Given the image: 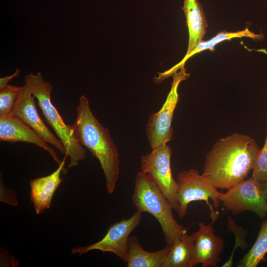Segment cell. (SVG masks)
I'll return each mask as SVG.
<instances>
[{"label": "cell", "instance_id": "1", "mask_svg": "<svg viewBox=\"0 0 267 267\" xmlns=\"http://www.w3.org/2000/svg\"><path fill=\"white\" fill-rule=\"evenodd\" d=\"M260 149L249 135L235 133L221 138L206 154L202 174L218 188L228 190L247 178Z\"/></svg>", "mask_w": 267, "mask_h": 267}, {"label": "cell", "instance_id": "2", "mask_svg": "<svg viewBox=\"0 0 267 267\" xmlns=\"http://www.w3.org/2000/svg\"><path fill=\"white\" fill-rule=\"evenodd\" d=\"M76 119L71 127L83 146L99 161L106 180L108 193L115 191L120 173L117 148L108 130L104 128L93 114L88 99L81 96L76 108Z\"/></svg>", "mask_w": 267, "mask_h": 267}, {"label": "cell", "instance_id": "3", "mask_svg": "<svg viewBox=\"0 0 267 267\" xmlns=\"http://www.w3.org/2000/svg\"><path fill=\"white\" fill-rule=\"evenodd\" d=\"M132 202L137 211L148 213L156 219L163 231L167 247L170 248L176 238L187 232L175 219L171 204L151 176L142 171L136 176Z\"/></svg>", "mask_w": 267, "mask_h": 267}, {"label": "cell", "instance_id": "4", "mask_svg": "<svg viewBox=\"0 0 267 267\" xmlns=\"http://www.w3.org/2000/svg\"><path fill=\"white\" fill-rule=\"evenodd\" d=\"M24 83L37 99L47 123L51 127L57 137L62 143L65 154L70 159L69 167L77 166L85 159L86 151L77 140L71 125L66 124L51 101L52 87L45 81L40 72L27 74Z\"/></svg>", "mask_w": 267, "mask_h": 267}, {"label": "cell", "instance_id": "5", "mask_svg": "<svg viewBox=\"0 0 267 267\" xmlns=\"http://www.w3.org/2000/svg\"><path fill=\"white\" fill-rule=\"evenodd\" d=\"M177 181L178 186L177 212L179 218L182 219L186 215L190 203L204 201L209 208L212 221L214 222L218 219V213L215 211L209 199L213 201L217 209L221 204L219 197L221 192L207 177L200 175L197 170L191 169L179 173Z\"/></svg>", "mask_w": 267, "mask_h": 267}, {"label": "cell", "instance_id": "6", "mask_svg": "<svg viewBox=\"0 0 267 267\" xmlns=\"http://www.w3.org/2000/svg\"><path fill=\"white\" fill-rule=\"evenodd\" d=\"M267 184L260 182L253 177L243 180L221 193L219 199L224 209L233 215L246 211L264 218L267 214Z\"/></svg>", "mask_w": 267, "mask_h": 267}, {"label": "cell", "instance_id": "7", "mask_svg": "<svg viewBox=\"0 0 267 267\" xmlns=\"http://www.w3.org/2000/svg\"><path fill=\"white\" fill-rule=\"evenodd\" d=\"M179 69L172 75L171 88L162 108L150 116L147 124L146 134L152 150L166 144L173 138L174 132L171 124L179 99L178 88L180 82L189 76L184 66Z\"/></svg>", "mask_w": 267, "mask_h": 267}, {"label": "cell", "instance_id": "8", "mask_svg": "<svg viewBox=\"0 0 267 267\" xmlns=\"http://www.w3.org/2000/svg\"><path fill=\"white\" fill-rule=\"evenodd\" d=\"M172 151L165 144L141 156V171L149 175L158 188L171 204L173 210L178 209V182L173 177L171 168Z\"/></svg>", "mask_w": 267, "mask_h": 267}, {"label": "cell", "instance_id": "9", "mask_svg": "<svg viewBox=\"0 0 267 267\" xmlns=\"http://www.w3.org/2000/svg\"><path fill=\"white\" fill-rule=\"evenodd\" d=\"M142 214L136 210L131 217L111 225L100 240L86 246L73 248L71 250L72 254L81 255L91 250L110 252L127 262L130 235L140 224Z\"/></svg>", "mask_w": 267, "mask_h": 267}, {"label": "cell", "instance_id": "10", "mask_svg": "<svg viewBox=\"0 0 267 267\" xmlns=\"http://www.w3.org/2000/svg\"><path fill=\"white\" fill-rule=\"evenodd\" d=\"M12 113L30 126L46 142L65 154L61 141L51 132L39 116L35 97L25 84L21 87Z\"/></svg>", "mask_w": 267, "mask_h": 267}, {"label": "cell", "instance_id": "11", "mask_svg": "<svg viewBox=\"0 0 267 267\" xmlns=\"http://www.w3.org/2000/svg\"><path fill=\"white\" fill-rule=\"evenodd\" d=\"M213 222H200L198 230L191 234L195 242L190 267L199 264L203 267H215L222 261L224 243L221 237L215 235Z\"/></svg>", "mask_w": 267, "mask_h": 267}, {"label": "cell", "instance_id": "12", "mask_svg": "<svg viewBox=\"0 0 267 267\" xmlns=\"http://www.w3.org/2000/svg\"><path fill=\"white\" fill-rule=\"evenodd\" d=\"M0 140L34 144L47 151L58 165L61 163L55 150L33 129L12 113L0 116Z\"/></svg>", "mask_w": 267, "mask_h": 267}, {"label": "cell", "instance_id": "13", "mask_svg": "<svg viewBox=\"0 0 267 267\" xmlns=\"http://www.w3.org/2000/svg\"><path fill=\"white\" fill-rule=\"evenodd\" d=\"M67 157L65 155L57 169L51 174L30 180V200L37 214H42L50 207L54 194L63 179L61 174Z\"/></svg>", "mask_w": 267, "mask_h": 267}, {"label": "cell", "instance_id": "14", "mask_svg": "<svg viewBox=\"0 0 267 267\" xmlns=\"http://www.w3.org/2000/svg\"><path fill=\"white\" fill-rule=\"evenodd\" d=\"M182 10L186 17L189 34L186 54H188L202 41L207 24L202 5L197 0H184Z\"/></svg>", "mask_w": 267, "mask_h": 267}, {"label": "cell", "instance_id": "15", "mask_svg": "<svg viewBox=\"0 0 267 267\" xmlns=\"http://www.w3.org/2000/svg\"><path fill=\"white\" fill-rule=\"evenodd\" d=\"M169 247L156 252L145 250L137 237L130 236L127 267H162L170 250Z\"/></svg>", "mask_w": 267, "mask_h": 267}, {"label": "cell", "instance_id": "16", "mask_svg": "<svg viewBox=\"0 0 267 267\" xmlns=\"http://www.w3.org/2000/svg\"><path fill=\"white\" fill-rule=\"evenodd\" d=\"M249 37L254 39H261V35H256L251 32L248 28L245 30L237 32L222 31L219 33L216 36L207 41H201L198 45L190 53L186 54L183 58L177 64L170 69L160 73V78L164 80L168 77L172 75L180 68L183 66L186 60L196 53L203 50L210 49L213 50L215 45L220 42L225 40H230L233 38Z\"/></svg>", "mask_w": 267, "mask_h": 267}, {"label": "cell", "instance_id": "17", "mask_svg": "<svg viewBox=\"0 0 267 267\" xmlns=\"http://www.w3.org/2000/svg\"><path fill=\"white\" fill-rule=\"evenodd\" d=\"M194 239L187 232L176 238L162 267H190Z\"/></svg>", "mask_w": 267, "mask_h": 267}, {"label": "cell", "instance_id": "18", "mask_svg": "<svg viewBox=\"0 0 267 267\" xmlns=\"http://www.w3.org/2000/svg\"><path fill=\"white\" fill-rule=\"evenodd\" d=\"M267 254V221L264 220L257 239L249 251L238 262V267H256L265 261Z\"/></svg>", "mask_w": 267, "mask_h": 267}, {"label": "cell", "instance_id": "19", "mask_svg": "<svg viewBox=\"0 0 267 267\" xmlns=\"http://www.w3.org/2000/svg\"><path fill=\"white\" fill-rule=\"evenodd\" d=\"M21 87L7 85L0 89V116L12 113Z\"/></svg>", "mask_w": 267, "mask_h": 267}, {"label": "cell", "instance_id": "20", "mask_svg": "<svg viewBox=\"0 0 267 267\" xmlns=\"http://www.w3.org/2000/svg\"><path fill=\"white\" fill-rule=\"evenodd\" d=\"M228 219V230L234 233L235 243L229 258L223 264L222 267H233V259L237 248L240 247L243 249H246L247 247V243L246 241V238L247 235V230L244 229L241 226L237 225L234 221L230 217H229Z\"/></svg>", "mask_w": 267, "mask_h": 267}, {"label": "cell", "instance_id": "21", "mask_svg": "<svg viewBox=\"0 0 267 267\" xmlns=\"http://www.w3.org/2000/svg\"><path fill=\"white\" fill-rule=\"evenodd\" d=\"M252 177L260 182L267 184V131L265 144L260 149Z\"/></svg>", "mask_w": 267, "mask_h": 267}, {"label": "cell", "instance_id": "22", "mask_svg": "<svg viewBox=\"0 0 267 267\" xmlns=\"http://www.w3.org/2000/svg\"><path fill=\"white\" fill-rule=\"evenodd\" d=\"M1 173L0 174V201L8 204L11 206H17L18 204V200L17 198L16 192L8 188L3 184Z\"/></svg>", "mask_w": 267, "mask_h": 267}, {"label": "cell", "instance_id": "23", "mask_svg": "<svg viewBox=\"0 0 267 267\" xmlns=\"http://www.w3.org/2000/svg\"><path fill=\"white\" fill-rule=\"evenodd\" d=\"M21 73V70L19 68H17L15 72L11 75L7 76L0 79V89H3L6 87L8 84L9 81L11 80L14 78H17L19 76Z\"/></svg>", "mask_w": 267, "mask_h": 267}, {"label": "cell", "instance_id": "24", "mask_svg": "<svg viewBox=\"0 0 267 267\" xmlns=\"http://www.w3.org/2000/svg\"></svg>", "mask_w": 267, "mask_h": 267}]
</instances>
